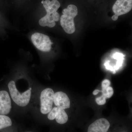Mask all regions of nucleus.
Listing matches in <instances>:
<instances>
[{"label": "nucleus", "instance_id": "9d476101", "mask_svg": "<svg viewBox=\"0 0 132 132\" xmlns=\"http://www.w3.org/2000/svg\"><path fill=\"white\" fill-rule=\"evenodd\" d=\"M54 102L59 108L65 109L69 108L70 101L68 96L64 92H57L54 94Z\"/></svg>", "mask_w": 132, "mask_h": 132}, {"label": "nucleus", "instance_id": "20e7f679", "mask_svg": "<svg viewBox=\"0 0 132 132\" xmlns=\"http://www.w3.org/2000/svg\"><path fill=\"white\" fill-rule=\"evenodd\" d=\"M31 39L34 46L40 51L48 52L52 49L53 44L48 36L39 32H35L31 36Z\"/></svg>", "mask_w": 132, "mask_h": 132}, {"label": "nucleus", "instance_id": "423d86ee", "mask_svg": "<svg viewBox=\"0 0 132 132\" xmlns=\"http://www.w3.org/2000/svg\"><path fill=\"white\" fill-rule=\"evenodd\" d=\"M132 8V0H117L112 7L114 15L112 16V20H117L119 16L127 13Z\"/></svg>", "mask_w": 132, "mask_h": 132}, {"label": "nucleus", "instance_id": "f03ea898", "mask_svg": "<svg viewBox=\"0 0 132 132\" xmlns=\"http://www.w3.org/2000/svg\"><path fill=\"white\" fill-rule=\"evenodd\" d=\"M62 13L60 18L61 26L67 34H73L75 31L74 19L78 15V8L75 5H69L62 10Z\"/></svg>", "mask_w": 132, "mask_h": 132}, {"label": "nucleus", "instance_id": "6e6552de", "mask_svg": "<svg viewBox=\"0 0 132 132\" xmlns=\"http://www.w3.org/2000/svg\"><path fill=\"white\" fill-rule=\"evenodd\" d=\"M11 108V99L8 93L5 90L0 91V114L7 115Z\"/></svg>", "mask_w": 132, "mask_h": 132}, {"label": "nucleus", "instance_id": "2eb2a0df", "mask_svg": "<svg viewBox=\"0 0 132 132\" xmlns=\"http://www.w3.org/2000/svg\"><path fill=\"white\" fill-rule=\"evenodd\" d=\"M106 66V67L107 69L108 70H111V71H113V73L114 74L116 73L115 70H114V69L111 67V66H109L108 63H106L105 64Z\"/></svg>", "mask_w": 132, "mask_h": 132}, {"label": "nucleus", "instance_id": "7ed1b4c3", "mask_svg": "<svg viewBox=\"0 0 132 132\" xmlns=\"http://www.w3.org/2000/svg\"><path fill=\"white\" fill-rule=\"evenodd\" d=\"M8 87L12 100L17 105L20 106L24 107L29 104L31 98V88L21 94L16 89L15 82L14 81H11L9 82Z\"/></svg>", "mask_w": 132, "mask_h": 132}, {"label": "nucleus", "instance_id": "ddd939ff", "mask_svg": "<svg viewBox=\"0 0 132 132\" xmlns=\"http://www.w3.org/2000/svg\"><path fill=\"white\" fill-rule=\"evenodd\" d=\"M95 101H96L97 104L98 105H104L105 104L106 102V98L102 95L101 97L96 98Z\"/></svg>", "mask_w": 132, "mask_h": 132}, {"label": "nucleus", "instance_id": "0eeeda50", "mask_svg": "<svg viewBox=\"0 0 132 132\" xmlns=\"http://www.w3.org/2000/svg\"><path fill=\"white\" fill-rule=\"evenodd\" d=\"M48 114V118L50 120L55 119L57 123L60 124H64L68 120V116L64 109L59 107H54L52 109Z\"/></svg>", "mask_w": 132, "mask_h": 132}, {"label": "nucleus", "instance_id": "dca6fc26", "mask_svg": "<svg viewBox=\"0 0 132 132\" xmlns=\"http://www.w3.org/2000/svg\"><path fill=\"white\" fill-rule=\"evenodd\" d=\"M101 92V91L99 90H95L93 92V94L94 95H96L98 94L99 92Z\"/></svg>", "mask_w": 132, "mask_h": 132}, {"label": "nucleus", "instance_id": "f257e3e1", "mask_svg": "<svg viewBox=\"0 0 132 132\" xmlns=\"http://www.w3.org/2000/svg\"><path fill=\"white\" fill-rule=\"evenodd\" d=\"M42 3L46 14L40 19L39 25L42 27H54L56 25L55 22L59 21L60 18L57 12L60 7V3L58 0H45L43 1Z\"/></svg>", "mask_w": 132, "mask_h": 132}, {"label": "nucleus", "instance_id": "4468645a", "mask_svg": "<svg viewBox=\"0 0 132 132\" xmlns=\"http://www.w3.org/2000/svg\"><path fill=\"white\" fill-rule=\"evenodd\" d=\"M111 85V82L110 81L106 79L103 80L102 83V89L106 88L109 86Z\"/></svg>", "mask_w": 132, "mask_h": 132}, {"label": "nucleus", "instance_id": "1a4fd4ad", "mask_svg": "<svg viewBox=\"0 0 132 132\" xmlns=\"http://www.w3.org/2000/svg\"><path fill=\"white\" fill-rule=\"evenodd\" d=\"M110 123L106 119H99L89 126L88 132H106L110 127Z\"/></svg>", "mask_w": 132, "mask_h": 132}, {"label": "nucleus", "instance_id": "9b49d317", "mask_svg": "<svg viewBox=\"0 0 132 132\" xmlns=\"http://www.w3.org/2000/svg\"><path fill=\"white\" fill-rule=\"evenodd\" d=\"M12 124V120L9 117L0 114V130L11 126Z\"/></svg>", "mask_w": 132, "mask_h": 132}, {"label": "nucleus", "instance_id": "39448f33", "mask_svg": "<svg viewBox=\"0 0 132 132\" xmlns=\"http://www.w3.org/2000/svg\"><path fill=\"white\" fill-rule=\"evenodd\" d=\"M54 93L50 88L45 89L42 92L40 96V111L43 114H47L52 109Z\"/></svg>", "mask_w": 132, "mask_h": 132}, {"label": "nucleus", "instance_id": "f8f14e48", "mask_svg": "<svg viewBox=\"0 0 132 132\" xmlns=\"http://www.w3.org/2000/svg\"><path fill=\"white\" fill-rule=\"evenodd\" d=\"M101 92L102 93V95L106 98H111L114 93L113 88L110 86H109L106 88L102 89Z\"/></svg>", "mask_w": 132, "mask_h": 132}]
</instances>
